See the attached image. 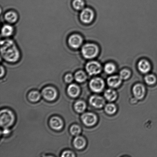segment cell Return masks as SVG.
Returning <instances> with one entry per match:
<instances>
[{
  "label": "cell",
  "instance_id": "8fae6325",
  "mask_svg": "<svg viewBox=\"0 0 157 157\" xmlns=\"http://www.w3.org/2000/svg\"><path fill=\"white\" fill-rule=\"evenodd\" d=\"M50 124L52 129L56 130H60L64 125L62 120L58 117H53L51 118Z\"/></svg>",
  "mask_w": 157,
  "mask_h": 157
},
{
  "label": "cell",
  "instance_id": "4fadbf2b",
  "mask_svg": "<svg viewBox=\"0 0 157 157\" xmlns=\"http://www.w3.org/2000/svg\"><path fill=\"white\" fill-rule=\"evenodd\" d=\"M18 18L17 13L13 11H9L6 12L4 15L5 19L10 24H14L17 22Z\"/></svg>",
  "mask_w": 157,
  "mask_h": 157
},
{
  "label": "cell",
  "instance_id": "7c38bea8",
  "mask_svg": "<svg viewBox=\"0 0 157 157\" xmlns=\"http://www.w3.org/2000/svg\"><path fill=\"white\" fill-rule=\"evenodd\" d=\"M134 95L136 98L140 99L144 98L145 94V89L144 86L141 84H137L133 88Z\"/></svg>",
  "mask_w": 157,
  "mask_h": 157
},
{
  "label": "cell",
  "instance_id": "d6986e66",
  "mask_svg": "<svg viewBox=\"0 0 157 157\" xmlns=\"http://www.w3.org/2000/svg\"><path fill=\"white\" fill-rule=\"evenodd\" d=\"M104 96L106 99L109 101H115L117 98L116 92L112 89H109L105 91Z\"/></svg>",
  "mask_w": 157,
  "mask_h": 157
},
{
  "label": "cell",
  "instance_id": "6da1fadb",
  "mask_svg": "<svg viewBox=\"0 0 157 157\" xmlns=\"http://www.w3.org/2000/svg\"><path fill=\"white\" fill-rule=\"evenodd\" d=\"M1 56L7 62L15 63L20 58V53L14 41L7 39L1 41Z\"/></svg>",
  "mask_w": 157,
  "mask_h": 157
},
{
  "label": "cell",
  "instance_id": "5bb4252c",
  "mask_svg": "<svg viewBox=\"0 0 157 157\" xmlns=\"http://www.w3.org/2000/svg\"><path fill=\"white\" fill-rule=\"evenodd\" d=\"M138 69L143 73H147L150 71L151 65L148 61L146 60H141L138 63Z\"/></svg>",
  "mask_w": 157,
  "mask_h": 157
},
{
  "label": "cell",
  "instance_id": "9c48e42d",
  "mask_svg": "<svg viewBox=\"0 0 157 157\" xmlns=\"http://www.w3.org/2000/svg\"><path fill=\"white\" fill-rule=\"evenodd\" d=\"M81 119L84 124L87 126L94 125L97 121L96 115L91 113L83 114L82 115Z\"/></svg>",
  "mask_w": 157,
  "mask_h": 157
},
{
  "label": "cell",
  "instance_id": "2e32d148",
  "mask_svg": "<svg viewBox=\"0 0 157 157\" xmlns=\"http://www.w3.org/2000/svg\"><path fill=\"white\" fill-rule=\"evenodd\" d=\"M13 28L9 24L3 25L1 29V35L5 37H8L12 36L13 33Z\"/></svg>",
  "mask_w": 157,
  "mask_h": 157
},
{
  "label": "cell",
  "instance_id": "83f0119b",
  "mask_svg": "<svg viewBox=\"0 0 157 157\" xmlns=\"http://www.w3.org/2000/svg\"><path fill=\"white\" fill-rule=\"evenodd\" d=\"M131 75L130 72L127 70H124L121 72L120 74V77L122 79H127Z\"/></svg>",
  "mask_w": 157,
  "mask_h": 157
},
{
  "label": "cell",
  "instance_id": "cb8c5ba5",
  "mask_svg": "<svg viewBox=\"0 0 157 157\" xmlns=\"http://www.w3.org/2000/svg\"><path fill=\"white\" fill-rule=\"evenodd\" d=\"M116 67L114 64L111 63H108L106 64L104 67L105 71L108 74H111L115 71Z\"/></svg>",
  "mask_w": 157,
  "mask_h": 157
},
{
  "label": "cell",
  "instance_id": "9a60e30c",
  "mask_svg": "<svg viewBox=\"0 0 157 157\" xmlns=\"http://www.w3.org/2000/svg\"><path fill=\"white\" fill-rule=\"evenodd\" d=\"M67 92L68 95L72 98H76L79 94L80 88L77 85L71 84L67 88Z\"/></svg>",
  "mask_w": 157,
  "mask_h": 157
},
{
  "label": "cell",
  "instance_id": "44dd1931",
  "mask_svg": "<svg viewBox=\"0 0 157 157\" xmlns=\"http://www.w3.org/2000/svg\"><path fill=\"white\" fill-rule=\"evenodd\" d=\"M40 98V94L37 91H32L29 94V99L32 102H36L39 101Z\"/></svg>",
  "mask_w": 157,
  "mask_h": 157
},
{
  "label": "cell",
  "instance_id": "f546056e",
  "mask_svg": "<svg viewBox=\"0 0 157 157\" xmlns=\"http://www.w3.org/2000/svg\"><path fill=\"white\" fill-rule=\"evenodd\" d=\"M62 157H75V155L73 152L70 151H64L61 155Z\"/></svg>",
  "mask_w": 157,
  "mask_h": 157
},
{
  "label": "cell",
  "instance_id": "ffe728a7",
  "mask_svg": "<svg viewBox=\"0 0 157 157\" xmlns=\"http://www.w3.org/2000/svg\"><path fill=\"white\" fill-rule=\"evenodd\" d=\"M75 78L78 82H84L87 78V76L85 72L82 71H78L75 74Z\"/></svg>",
  "mask_w": 157,
  "mask_h": 157
},
{
  "label": "cell",
  "instance_id": "8992f818",
  "mask_svg": "<svg viewBox=\"0 0 157 157\" xmlns=\"http://www.w3.org/2000/svg\"><path fill=\"white\" fill-rule=\"evenodd\" d=\"M41 94L44 98L48 101H54L58 95L56 89L51 86L44 88L43 89Z\"/></svg>",
  "mask_w": 157,
  "mask_h": 157
},
{
  "label": "cell",
  "instance_id": "277c9868",
  "mask_svg": "<svg viewBox=\"0 0 157 157\" xmlns=\"http://www.w3.org/2000/svg\"><path fill=\"white\" fill-rule=\"evenodd\" d=\"M101 68L99 63L95 61L88 63L86 67V71L90 75H96L100 73L101 71Z\"/></svg>",
  "mask_w": 157,
  "mask_h": 157
},
{
  "label": "cell",
  "instance_id": "1f68e13d",
  "mask_svg": "<svg viewBox=\"0 0 157 157\" xmlns=\"http://www.w3.org/2000/svg\"><path fill=\"white\" fill-rule=\"evenodd\" d=\"M9 130L8 128H4V131H3V133L4 134H7L9 133Z\"/></svg>",
  "mask_w": 157,
  "mask_h": 157
},
{
  "label": "cell",
  "instance_id": "f1b7e54d",
  "mask_svg": "<svg viewBox=\"0 0 157 157\" xmlns=\"http://www.w3.org/2000/svg\"><path fill=\"white\" fill-rule=\"evenodd\" d=\"M74 79L73 76V75L70 73L67 74L64 77V80L66 82L70 83L73 81Z\"/></svg>",
  "mask_w": 157,
  "mask_h": 157
},
{
  "label": "cell",
  "instance_id": "484cf974",
  "mask_svg": "<svg viewBox=\"0 0 157 157\" xmlns=\"http://www.w3.org/2000/svg\"><path fill=\"white\" fill-rule=\"evenodd\" d=\"M70 131L74 136H78L81 132V128L77 124L72 125L71 127Z\"/></svg>",
  "mask_w": 157,
  "mask_h": 157
},
{
  "label": "cell",
  "instance_id": "30bf717a",
  "mask_svg": "<svg viewBox=\"0 0 157 157\" xmlns=\"http://www.w3.org/2000/svg\"><path fill=\"white\" fill-rule=\"evenodd\" d=\"M89 102L93 107L96 108H101L104 106L105 101L104 98L98 95H93L89 99Z\"/></svg>",
  "mask_w": 157,
  "mask_h": 157
},
{
  "label": "cell",
  "instance_id": "52a82bcc",
  "mask_svg": "<svg viewBox=\"0 0 157 157\" xmlns=\"http://www.w3.org/2000/svg\"><path fill=\"white\" fill-rule=\"evenodd\" d=\"M83 38L78 34L71 35L68 39L69 45L73 49H78L82 44Z\"/></svg>",
  "mask_w": 157,
  "mask_h": 157
},
{
  "label": "cell",
  "instance_id": "4dcf8cb0",
  "mask_svg": "<svg viewBox=\"0 0 157 157\" xmlns=\"http://www.w3.org/2000/svg\"><path fill=\"white\" fill-rule=\"evenodd\" d=\"M1 77H2V76H4L5 74V70L4 67H2V66H1Z\"/></svg>",
  "mask_w": 157,
  "mask_h": 157
},
{
  "label": "cell",
  "instance_id": "7a4b0ae2",
  "mask_svg": "<svg viewBox=\"0 0 157 157\" xmlns=\"http://www.w3.org/2000/svg\"><path fill=\"white\" fill-rule=\"evenodd\" d=\"M1 127L4 128H9L14 122L15 115L11 111L7 109L2 110L0 113Z\"/></svg>",
  "mask_w": 157,
  "mask_h": 157
},
{
  "label": "cell",
  "instance_id": "3957f363",
  "mask_svg": "<svg viewBox=\"0 0 157 157\" xmlns=\"http://www.w3.org/2000/svg\"><path fill=\"white\" fill-rule=\"evenodd\" d=\"M98 48L94 44H86L82 48V54L86 59H91L95 58L98 55Z\"/></svg>",
  "mask_w": 157,
  "mask_h": 157
},
{
  "label": "cell",
  "instance_id": "ba28073f",
  "mask_svg": "<svg viewBox=\"0 0 157 157\" xmlns=\"http://www.w3.org/2000/svg\"><path fill=\"white\" fill-rule=\"evenodd\" d=\"M103 80L100 78H96L91 80L89 86L91 89L95 92H100L102 90L104 87Z\"/></svg>",
  "mask_w": 157,
  "mask_h": 157
},
{
  "label": "cell",
  "instance_id": "e0dca14e",
  "mask_svg": "<svg viewBox=\"0 0 157 157\" xmlns=\"http://www.w3.org/2000/svg\"><path fill=\"white\" fill-rule=\"evenodd\" d=\"M73 144L76 149L81 150L85 147L86 141L82 137L77 136L74 140Z\"/></svg>",
  "mask_w": 157,
  "mask_h": 157
},
{
  "label": "cell",
  "instance_id": "d4e9b609",
  "mask_svg": "<svg viewBox=\"0 0 157 157\" xmlns=\"http://www.w3.org/2000/svg\"><path fill=\"white\" fill-rule=\"evenodd\" d=\"M105 110L106 112L109 114H113L116 111L117 108L116 106L113 104H108L105 106Z\"/></svg>",
  "mask_w": 157,
  "mask_h": 157
},
{
  "label": "cell",
  "instance_id": "ac0fdd59",
  "mask_svg": "<svg viewBox=\"0 0 157 157\" xmlns=\"http://www.w3.org/2000/svg\"><path fill=\"white\" fill-rule=\"evenodd\" d=\"M121 80L122 79L120 76H115L110 77L108 78V84L112 87H117L121 84Z\"/></svg>",
  "mask_w": 157,
  "mask_h": 157
},
{
  "label": "cell",
  "instance_id": "7402d4cb",
  "mask_svg": "<svg viewBox=\"0 0 157 157\" xmlns=\"http://www.w3.org/2000/svg\"><path fill=\"white\" fill-rule=\"evenodd\" d=\"M86 105L85 103L82 101H76L74 105L75 110L78 113H82L86 109Z\"/></svg>",
  "mask_w": 157,
  "mask_h": 157
},
{
  "label": "cell",
  "instance_id": "4316f807",
  "mask_svg": "<svg viewBox=\"0 0 157 157\" xmlns=\"http://www.w3.org/2000/svg\"><path fill=\"white\" fill-rule=\"evenodd\" d=\"M144 79H145L146 83L149 85L155 84L156 81V77L152 75H147L145 76Z\"/></svg>",
  "mask_w": 157,
  "mask_h": 157
},
{
  "label": "cell",
  "instance_id": "5b68a950",
  "mask_svg": "<svg viewBox=\"0 0 157 157\" xmlns=\"http://www.w3.org/2000/svg\"><path fill=\"white\" fill-rule=\"evenodd\" d=\"M94 17V13L93 11L88 8L83 9L80 15V19L85 24H89L92 22Z\"/></svg>",
  "mask_w": 157,
  "mask_h": 157
},
{
  "label": "cell",
  "instance_id": "603a6c76",
  "mask_svg": "<svg viewBox=\"0 0 157 157\" xmlns=\"http://www.w3.org/2000/svg\"><path fill=\"white\" fill-rule=\"evenodd\" d=\"M72 5L75 10H81L84 9L85 3L83 0H74Z\"/></svg>",
  "mask_w": 157,
  "mask_h": 157
}]
</instances>
